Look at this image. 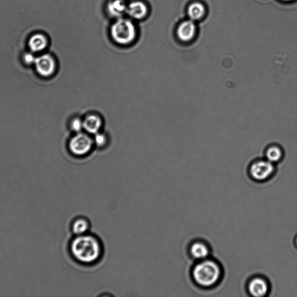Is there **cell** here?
<instances>
[{
	"instance_id": "6da1fadb",
	"label": "cell",
	"mask_w": 297,
	"mask_h": 297,
	"mask_svg": "<svg viewBox=\"0 0 297 297\" xmlns=\"http://www.w3.org/2000/svg\"><path fill=\"white\" fill-rule=\"evenodd\" d=\"M73 259L82 265L96 264L102 258L103 247L99 237L90 233L75 236L69 244Z\"/></svg>"
},
{
	"instance_id": "7a4b0ae2",
	"label": "cell",
	"mask_w": 297,
	"mask_h": 297,
	"mask_svg": "<svg viewBox=\"0 0 297 297\" xmlns=\"http://www.w3.org/2000/svg\"><path fill=\"white\" fill-rule=\"evenodd\" d=\"M221 276L219 265L214 261L204 260L193 270L194 280L202 287L208 288L218 282Z\"/></svg>"
},
{
	"instance_id": "3957f363",
	"label": "cell",
	"mask_w": 297,
	"mask_h": 297,
	"mask_svg": "<svg viewBox=\"0 0 297 297\" xmlns=\"http://www.w3.org/2000/svg\"><path fill=\"white\" fill-rule=\"evenodd\" d=\"M110 34L113 40L117 44L127 45L135 40L137 31L131 20L121 17L111 26Z\"/></svg>"
},
{
	"instance_id": "277c9868",
	"label": "cell",
	"mask_w": 297,
	"mask_h": 297,
	"mask_svg": "<svg viewBox=\"0 0 297 297\" xmlns=\"http://www.w3.org/2000/svg\"><path fill=\"white\" fill-rule=\"evenodd\" d=\"M94 144L93 139L88 133L80 132L73 137L69 142L71 152L77 156H83L88 154Z\"/></svg>"
},
{
	"instance_id": "5b68a950",
	"label": "cell",
	"mask_w": 297,
	"mask_h": 297,
	"mask_svg": "<svg viewBox=\"0 0 297 297\" xmlns=\"http://www.w3.org/2000/svg\"><path fill=\"white\" fill-rule=\"evenodd\" d=\"M273 163L268 160H260L251 165L250 172L253 179L263 181L268 179L274 173Z\"/></svg>"
},
{
	"instance_id": "8992f818",
	"label": "cell",
	"mask_w": 297,
	"mask_h": 297,
	"mask_svg": "<svg viewBox=\"0 0 297 297\" xmlns=\"http://www.w3.org/2000/svg\"><path fill=\"white\" fill-rule=\"evenodd\" d=\"M34 64L37 73L42 76H50L55 71L56 62L50 54H43L37 57Z\"/></svg>"
},
{
	"instance_id": "52a82bcc",
	"label": "cell",
	"mask_w": 297,
	"mask_h": 297,
	"mask_svg": "<svg viewBox=\"0 0 297 297\" xmlns=\"http://www.w3.org/2000/svg\"><path fill=\"white\" fill-rule=\"evenodd\" d=\"M103 124V121L99 115L90 114L83 120L84 130L89 134L94 135L99 132Z\"/></svg>"
},
{
	"instance_id": "ba28073f",
	"label": "cell",
	"mask_w": 297,
	"mask_h": 297,
	"mask_svg": "<svg viewBox=\"0 0 297 297\" xmlns=\"http://www.w3.org/2000/svg\"><path fill=\"white\" fill-rule=\"evenodd\" d=\"M27 45L31 52H38L43 51L48 47L47 36L41 33H34L29 37Z\"/></svg>"
},
{
	"instance_id": "9c48e42d",
	"label": "cell",
	"mask_w": 297,
	"mask_h": 297,
	"mask_svg": "<svg viewBox=\"0 0 297 297\" xmlns=\"http://www.w3.org/2000/svg\"><path fill=\"white\" fill-rule=\"evenodd\" d=\"M148 11V7L144 2L137 1L132 2L127 6L126 13L132 18L140 20L144 18Z\"/></svg>"
},
{
	"instance_id": "30bf717a",
	"label": "cell",
	"mask_w": 297,
	"mask_h": 297,
	"mask_svg": "<svg viewBox=\"0 0 297 297\" xmlns=\"http://www.w3.org/2000/svg\"><path fill=\"white\" fill-rule=\"evenodd\" d=\"M195 24L192 20H187L182 23L177 30V35L181 41L187 42L194 38L196 33Z\"/></svg>"
},
{
	"instance_id": "8fae6325",
	"label": "cell",
	"mask_w": 297,
	"mask_h": 297,
	"mask_svg": "<svg viewBox=\"0 0 297 297\" xmlns=\"http://www.w3.org/2000/svg\"><path fill=\"white\" fill-rule=\"evenodd\" d=\"M91 228L90 220L85 216H78L71 223V231L75 236L85 235L89 233Z\"/></svg>"
},
{
	"instance_id": "7c38bea8",
	"label": "cell",
	"mask_w": 297,
	"mask_h": 297,
	"mask_svg": "<svg viewBox=\"0 0 297 297\" xmlns=\"http://www.w3.org/2000/svg\"><path fill=\"white\" fill-rule=\"evenodd\" d=\"M249 291L250 294L254 297H263L268 293V284L264 279L254 278L249 283Z\"/></svg>"
},
{
	"instance_id": "4fadbf2b",
	"label": "cell",
	"mask_w": 297,
	"mask_h": 297,
	"mask_svg": "<svg viewBox=\"0 0 297 297\" xmlns=\"http://www.w3.org/2000/svg\"><path fill=\"white\" fill-rule=\"evenodd\" d=\"M127 6L124 0H111L107 4V11L111 16L121 18L126 13Z\"/></svg>"
},
{
	"instance_id": "5bb4252c",
	"label": "cell",
	"mask_w": 297,
	"mask_h": 297,
	"mask_svg": "<svg viewBox=\"0 0 297 297\" xmlns=\"http://www.w3.org/2000/svg\"><path fill=\"white\" fill-rule=\"evenodd\" d=\"M191 253L196 259L204 260L208 256L209 249L204 243L196 242L191 247Z\"/></svg>"
},
{
	"instance_id": "9a60e30c",
	"label": "cell",
	"mask_w": 297,
	"mask_h": 297,
	"mask_svg": "<svg viewBox=\"0 0 297 297\" xmlns=\"http://www.w3.org/2000/svg\"><path fill=\"white\" fill-rule=\"evenodd\" d=\"M188 12L192 20H198L204 15L205 8L201 3L195 2L189 6Z\"/></svg>"
},
{
	"instance_id": "2e32d148",
	"label": "cell",
	"mask_w": 297,
	"mask_h": 297,
	"mask_svg": "<svg viewBox=\"0 0 297 297\" xmlns=\"http://www.w3.org/2000/svg\"><path fill=\"white\" fill-rule=\"evenodd\" d=\"M266 156L268 161L272 163L278 162L282 158L283 152L277 146H272L267 150Z\"/></svg>"
},
{
	"instance_id": "e0dca14e",
	"label": "cell",
	"mask_w": 297,
	"mask_h": 297,
	"mask_svg": "<svg viewBox=\"0 0 297 297\" xmlns=\"http://www.w3.org/2000/svg\"><path fill=\"white\" fill-rule=\"evenodd\" d=\"M71 130L78 134L82 132L84 130L83 120L79 117L73 118L71 123Z\"/></svg>"
},
{
	"instance_id": "ac0fdd59",
	"label": "cell",
	"mask_w": 297,
	"mask_h": 297,
	"mask_svg": "<svg viewBox=\"0 0 297 297\" xmlns=\"http://www.w3.org/2000/svg\"><path fill=\"white\" fill-rule=\"evenodd\" d=\"M93 141L94 144L98 147H102L107 142V137L105 134L102 132H99L98 133L94 135Z\"/></svg>"
},
{
	"instance_id": "d6986e66",
	"label": "cell",
	"mask_w": 297,
	"mask_h": 297,
	"mask_svg": "<svg viewBox=\"0 0 297 297\" xmlns=\"http://www.w3.org/2000/svg\"><path fill=\"white\" fill-rule=\"evenodd\" d=\"M36 58V57H34L33 54L30 53V52H27V53L24 54L23 55L24 62L29 65L32 64L33 63L34 64Z\"/></svg>"
},
{
	"instance_id": "ffe728a7",
	"label": "cell",
	"mask_w": 297,
	"mask_h": 297,
	"mask_svg": "<svg viewBox=\"0 0 297 297\" xmlns=\"http://www.w3.org/2000/svg\"><path fill=\"white\" fill-rule=\"evenodd\" d=\"M296 244H297V237L296 238Z\"/></svg>"
},
{
	"instance_id": "44dd1931",
	"label": "cell",
	"mask_w": 297,
	"mask_h": 297,
	"mask_svg": "<svg viewBox=\"0 0 297 297\" xmlns=\"http://www.w3.org/2000/svg\"><path fill=\"white\" fill-rule=\"evenodd\" d=\"M285 1H289V0H285Z\"/></svg>"
}]
</instances>
